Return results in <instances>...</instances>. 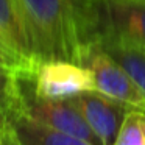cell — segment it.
I'll return each instance as SVG.
<instances>
[{
	"instance_id": "cell-1",
	"label": "cell",
	"mask_w": 145,
	"mask_h": 145,
	"mask_svg": "<svg viewBox=\"0 0 145 145\" xmlns=\"http://www.w3.org/2000/svg\"><path fill=\"white\" fill-rule=\"evenodd\" d=\"M36 67L50 59L86 64L94 45L88 22V0H22Z\"/></svg>"
},
{
	"instance_id": "cell-12",
	"label": "cell",
	"mask_w": 145,
	"mask_h": 145,
	"mask_svg": "<svg viewBox=\"0 0 145 145\" xmlns=\"http://www.w3.org/2000/svg\"><path fill=\"white\" fill-rule=\"evenodd\" d=\"M0 66L3 67H11V69H16V70H24V67L20 66L19 63H17L16 59H14L13 56H11L10 53H8L7 50H5L2 45H0ZM25 72V70H24ZM30 73V72H28Z\"/></svg>"
},
{
	"instance_id": "cell-5",
	"label": "cell",
	"mask_w": 145,
	"mask_h": 145,
	"mask_svg": "<svg viewBox=\"0 0 145 145\" xmlns=\"http://www.w3.org/2000/svg\"><path fill=\"white\" fill-rule=\"evenodd\" d=\"M84 66L91 67L95 78V91L145 112V92L129 73L108 55L98 44L91 47Z\"/></svg>"
},
{
	"instance_id": "cell-6",
	"label": "cell",
	"mask_w": 145,
	"mask_h": 145,
	"mask_svg": "<svg viewBox=\"0 0 145 145\" xmlns=\"http://www.w3.org/2000/svg\"><path fill=\"white\" fill-rule=\"evenodd\" d=\"M78 109L91 129L97 134L101 145H112L128 112L133 109L98 91H88L69 98Z\"/></svg>"
},
{
	"instance_id": "cell-3",
	"label": "cell",
	"mask_w": 145,
	"mask_h": 145,
	"mask_svg": "<svg viewBox=\"0 0 145 145\" xmlns=\"http://www.w3.org/2000/svg\"><path fill=\"white\" fill-rule=\"evenodd\" d=\"M92 42L111 38L145 45V0H88Z\"/></svg>"
},
{
	"instance_id": "cell-14",
	"label": "cell",
	"mask_w": 145,
	"mask_h": 145,
	"mask_svg": "<svg viewBox=\"0 0 145 145\" xmlns=\"http://www.w3.org/2000/svg\"><path fill=\"white\" fill-rule=\"evenodd\" d=\"M144 129H145V116H144Z\"/></svg>"
},
{
	"instance_id": "cell-9",
	"label": "cell",
	"mask_w": 145,
	"mask_h": 145,
	"mask_svg": "<svg viewBox=\"0 0 145 145\" xmlns=\"http://www.w3.org/2000/svg\"><path fill=\"white\" fill-rule=\"evenodd\" d=\"M95 44L111 55L145 92V45L111 38L97 39Z\"/></svg>"
},
{
	"instance_id": "cell-7",
	"label": "cell",
	"mask_w": 145,
	"mask_h": 145,
	"mask_svg": "<svg viewBox=\"0 0 145 145\" xmlns=\"http://www.w3.org/2000/svg\"><path fill=\"white\" fill-rule=\"evenodd\" d=\"M0 45L25 72H35L36 59L22 0H0Z\"/></svg>"
},
{
	"instance_id": "cell-2",
	"label": "cell",
	"mask_w": 145,
	"mask_h": 145,
	"mask_svg": "<svg viewBox=\"0 0 145 145\" xmlns=\"http://www.w3.org/2000/svg\"><path fill=\"white\" fill-rule=\"evenodd\" d=\"M31 75L33 73L19 70L16 97L10 112H20L45 126L76 136L94 145H101L97 134L91 129V126L78 112V109L69 100H53V98L39 97L33 89Z\"/></svg>"
},
{
	"instance_id": "cell-4",
	"label": "cell",
	"mask_w": 145,
	"mask_h": 145,
	"mask_svg": "<svg viewBox=\"0 0 145 145\" xmlns=\"http://www.w3.org/2000/svg\"><path fill=\"white\" fill-rule=\"evenodd\" d=\"M31 84L39 97L69 100L78 94L95 91L91 67L66 59H50L38 64L31 75Z\"/></svg>"
},
{
	"instance_id": "cell-10",
	"label": "cell",
	"mask_w": 145,
	"mask_h": 145,
	"mask_svg": "<svg viewBox=\"0 0 145 145\" xmlns=\"http://www.w3.org/2000/svg\"><path fill=\"white\" fill-rule=\"evenodd\" d=\"M144 116V111H129L112 145H145Z\"/></svg>"
},
{
	"instance_id": "cell-8",
	"label": "cell",
	"mask_w": 145,
	"mask_h": 145,
	"mask_svg": "<svg viewBox=\"0 0 145 145\" xmlns=\"http://www.w3.org/2000/svg\"><path fill=\"white\" fill-rule=\"evenodd\" d=\"M8 125L20 145H94L76 136L45 126L20 112L8 114Z\"/></svg>"
},
{
	"instance_id": "cell-11",
	"label": "cell",
	"mask_w": 145,
	"mask_h": 145,
	"mask_svg": "<svg viewBox=\"0 0 145 145\" xmlns=\"http://www.w3.org/2000/svg\"><path fill=\"white\" fill-rule=\"evenodd\" d=\"M17 73L19 70L0 66V111L8 116L11 111L17 89Z\"/></svg>"
},
{
	"instance_id": "cell-13",
	"label": "cell",
	"mask_w": 145,
	"mask_h": 145,
	"mask_svg": "<svg viewBox=\"0 0 145 145\" xmlns=\"http://www.w3.org/2000/svg\"><path fill=\"white\" fill-rule=\"evenodd\" d=\"M0 145H20L19 140L16 139V136H14V133L11 131L10 125H8V131L0 137Z\"/></svg>"
}]
</instances>
